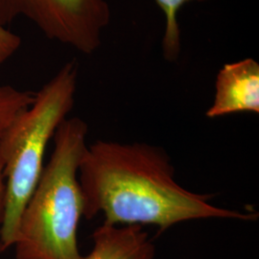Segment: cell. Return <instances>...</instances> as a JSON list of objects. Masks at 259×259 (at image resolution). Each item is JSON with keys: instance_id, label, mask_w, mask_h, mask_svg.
<instances>
[{"instance_id": "52a82bcc", "label": "cell", "mask_w": 259, "mask_h": 259, "mask_svg": "<svg viewBox=\"0 0 259 259\" xmlns=\"http://www.w3.org/2000/svg\"><path fill=\"white\" fill-rule=\"evenodd\" d=\"M165 15L166 25L162 39V52L165 60L174 62L181 53V31L177 16L181 8L189 2H204L207 0H156Z\"/></svg>"}, {"instance_id": "3957f363", "label": "cell", "mask_w": 259, "mask_h": 259, "mask_svg": "<svg viewBox=\"0 0 259 259\" xmlns=\"http://www.w3.org/2000/svg\"><path fill=\"white\" fill-rule=\"evenodd\" d=\"M78 65L66 63L0 138L6 196L0 224L2 251L14 246L19 220L44 170L48 143L74 105Z\"/></svg>"}, {"instance_id": "ba28073f", "label": "cell", "mask_w": 259, "mask_h": 259, "mask_svg": "<svg viewBox=\"0 0 259 259\" xmlns=\"http://www.w3.org/2000/svg\"><path fill=\"white\" fill-rule=\"evenodd\" d=\"M35 93L10 84L0 85V138L10 125L34 101Z\"/></svg>"}, {"instance_id": "9c48e42d", "label": "cell", "mask_w": 259, "mask_h": 259, "mask_svg": "<svg viewBox=\"0 0 259 259\" xmlns=\"http://www.w3.org/2000/svg\"><path fill=\"white\" fill-rule=\"evenodd\" d=\"M22 39L8 28L0 26V66L6 64L17 54L21 47Z\"/></svg>"}, {"instance_id": "8992f818", "label": "cell", "mask_w": 259, "mask_h": 259, "mask_svg": "<svg viewBox=\"0 0 259 259\" xmlns=\"http://www.w3.org/2000/svg\"><path fill=\"white\" fill-rule=\"evenodd\" d=\"M91 252L82 259H154L156 247L143 226L103 223L93 234Z\"/></svg>"}, {"instance_id": "5b68a950", "label": "cell", "mask_w": 259, "mask_h": 259, "mask_svg": "<svg viewBox=\"0 0 259 259\" xmlns=\"http://www.w3.org/2000/svg\"><path fill=\"white\" fill-rule=\"evenodd\" d=\"M247 111L259 112V65L250 58L227 64L220 69L214 100L205 115L216 118Z\"/></svg>"}, {"instance_id": "277c9868", "label": "cell", "mask_w": 259, "mask_h": 259, "mask_svg": "<svg viewBox=\"0 0 259 259\" xmlns=\"http://www.w3.org/2000/svg\"><path fill=\"white\" fill-rule=\"evenodd\" d=\"M19 19L29 20L49 39L93 54L110 23L111 9L107 0H0V26Z\"/></svg>"}, {"instance_id": "6da1fadb", "label": "cell", "mask_w": 259, "mask_h": 259, "mask_svg": "<svg viewBox=\"0 0 259 259\" xmlns=\"http://www.w3.org/2000/svg\"><path fill=\"white\" fill-rule=\"evenodd\" d=\"M78 177L83 217L101 214L109 225H151L162 233L191 220L257 219L256 213L216 206L213 195L183 187L165 151L147 143L97 140L85 149Z\"/></svg>"}, {"instance_id": "7a4b0ae2", "label": "cell", "mask_w": 259, "mask_h": 259, "mask_svg": "<svg viewBox=\"0 0 259 259\" xmlns=\"http://www.w3.org/2000/svg\"><path fill=\"white\" fill-rule=\"evenodd\" d=\"M88 124L79 117L63 121L54 149L19 220L13 247L17 259H82L78 228L83 217L79 167L88 147Z\"/></svg>"}, {"instance_id": "30bf717a", "label": "cell", "mask_w": 259, "mask_h": 259, "mask_svg": "<svg viewBox=\"0 0 259 259\" xmlns=\"http://www.w3.org/2000/svg\"><path fill=\"white\" fill-rule=\"evenodd\" d=\"M5 196H6V182L4 177V164L0 157V224L3 217L4 205H5ZM0 252H2V248L0 245Z\"/></svg>"}]
</instances>
